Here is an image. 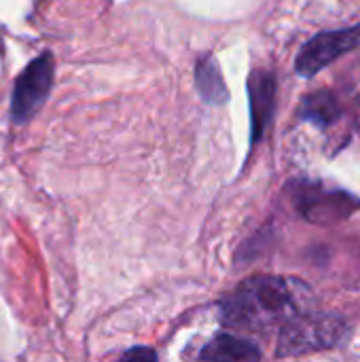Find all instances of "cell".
<instances>
[{
    "label": "cell",
    "instance_id": "obj_7",
    "mask_svg": "<svg viewBox=\"0 0 360 362\" xmlns=\"http://www.w3.org/2000/svg\"><path fill=\"white\" fill-rule=\"evenodd\" d=\"M199 358H204V361H259L261 350L252 341L223 333V335L214 337L202 350Z\"/></svg>",
    "mask_w": 360,
    "mask_h": 362
},
{
    "label": "cell",
    "instance_id": "obj_3",
    "mask_svg": "<svg viewBox=\"0 0 360 362\" xmlns=\"http://www.w3.org/2000/svg\"><path fill=\"white\" fill-rule=\"evenodd\" d=\"M53 55L45 51L36 59H32L17 76L11 95V119L15 125L28 123L49 98V91L53 87Z\"/></svg>",
    "mask_w": 360,
    "mask_h": 362
},
{
    "label": "cell",
    "instance_id": "obj_1",
    "mask_svg": "<svg viewBox=\"0 0 360 362\" xmlns=\"http://www.w3.org/2000/svg\"><path fill=\"white\" fill-rule=\"evenodd\" d=\"M301 282L280 276H255L244 280L221 301V320L225 327L267 333L282 329L301 314Z\"/></svg>",
    "mask_w": 360,
    "mask_h": 362
},
{
    "label": "cell",
    "instance_id": "obj_5",
    "mask_svg": "<svg viewBox=\"0 0 360 362\" xmlns=\"http://www.w3.org/2000/svg\"><path fill=\"white\" fill-rule=\"evenodd\" d=\"M297 210L306 221L316 225H331L348 218L360 208V199L346 191H325L318 185H301L295 193Z\"/></svg>",
    "mask_w": 360,
    "mask_h": 362
},
{
    "label": "cell",
    "instance_id": "obj_6",
    "mask_svg": "<svg viewBox=\"0 0 360 362\" xmlns=\"http://www.w3.org/2000/svg\"><path fill=\"white\" fill-rule=\"evenodd\" d=\"M248 100H250V125H252L250 142L255 146L263 138L274 115L276 78L269 72L255 70L248 78Z\"/></svg>",
    "mask_w": 360,
    "mask_h": 362
},
{
    "label": "cell",
    "instance_id": "obj_8",
    "mask_svg": "<svg viewBox=\"0 0 360 362\" xmlns=\"http://www.w3.org/2000/svg\"><path fill=\"white\" fill-rule=\"evenodd\" d=\"M299 117L303 121H310V123L327 129L342 117V106L329 89H320V91L308 93L301 100Z\"/></svg>",
    "mask_w": 360,
    "mask_h": 362
},
{
    "label": "cell",
    "instance_id": "obj_4",
    "mask_svg": "<svg viewBox=\"0 0 360 362\" xmlns=\"http://www.w3.org/2000/svg\"><path fill=\"white\" fill-rule=\"evenodd\" d=\"M360 47V23L354 28L318 32L297 53L295 70L303 78H312L327 66L337 62L342 55Z\"/></svg>",
    "mask_w": 360,
    "mask_h": 362
},
{
    "label": "cell",
    "instance_id": "obj_9",
    "mask_svg": "<svg viewBox=\"0 0 360 362\" xmlns=\"http://www.w3.org/2000/svg\"><path fill=\"white\" fill-rule=\"evenodd\" d=\"M195 85L204 102L208 104H223L227 102V85L221 76L219 64L212 55H202L195 66Z\"/></svg>",
    "mask_w": 360,
    "mask_h": 362
},
{
    "label": "cell",
    "instance_id": "obj_2",
    "mask_svg": "<svg viewBox=\"0 0 360 362\" xmlns=\"http://www.w3.org/2000/svg\"><path fill=\"white\" fill-rule=\"evenodd\" d=\"M350 337V327L344 318L320 312H301L291 318L278 339V356H303L320 350L339 348Z\"/></svg>",
    "mask_w": 360,
    "mask_h": 362
},
{
    "label": "cell",
    "instance_id": "obj_10",
    "mask_svg": "<svg viewBox=\"0 0 360 362\" xmlns=\"http://www.w3.org/2000/svg\"><path fill=\"white\" fill-rule=\"evenodd\" d=\"M123 358H149V361H155L157 358V354L153 352V350H140V348H134V350H129V352H125L123 354Z\"/></svg>",
    "mask_w": 360,
    "mask_h": 362
}]
</instances>
